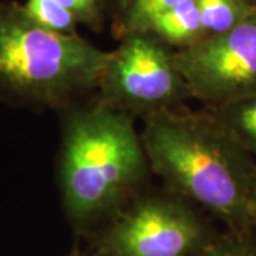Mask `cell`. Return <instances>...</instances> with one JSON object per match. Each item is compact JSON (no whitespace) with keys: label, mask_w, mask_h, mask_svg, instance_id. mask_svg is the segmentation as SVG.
Wrapping results in <instances>:
<instances>
[{"label":"cell","mask_w":256,"mask_h":256,"mask_svg":"<svg viewBox=\"0 0 256 256\" xmlns=\"http://www.w3.org/2000/svg\"><path fill=\"white\" fill-rule=\"evenodd\" d=\"M97 92L102 104L134 118L181 107L192 98L174 50L148 33L121 37Z\"/></svg>","instance_id":"5b68a950"},{"label":"cell","mask_w":256,"mask_h":256,"mask_svg":"<svg viewBox=\"0 0 256 256\" xmlns=\"http://www.w3.org/2000/svg\"><path fill=\"white\" fill-rule=\"evenodd\" d=\"M150 171L164 188L224 222L256 234V160L205 108L176 107L142 118Z\"/></svg>","instance_id":"6da1fadb"},{"label":"cell","mask_w":256,"mask_h":256,"mask_svg":"<svg viewBox=\"0 0 256 256\" xmlns=\"http://www.w3.org/2000/svg\"><path fill=\"white\" fill-rule=\"evenodd\" d=\"M240 3L246 4L248 8H252V9H256V0H238Z\"/></svg>","instance_id":"9a60e30c"},{"label":"cell","mask_w":256,"mask_h":256,"mask_svg":"<svg viewBox=\"0 0 256 256\" xmlns=\"http://www.w3.org/2000/svg\"><path fill=\"white\" fill-rule=\"evenodd\" d=\"M204 38L220 36L238 26L254 10L238 0H196Z\"/></svg>","instance_id":"9c48e42d"},{"label":"cell","mask_w":256,"mask_h":256,"mask_svg":"<svg viewBox=\"0 0 256 256\" xmlns=\"http://www.w3.org/2000/svg\"><path fill=\"white\" fill-rule=\"evenodd\" d=\"M204 108L256 160V94Z\"/></svg>","instance_id":"ba28073f"},{"label":"cell","mask_w":256,"mask_h":256,"mask_svg":"<svg viewBox=\"0 0 256 256\" xmlns=\"http://www.w3.org/2000/svg\"><path fill=\"white\" fill-rule=\"evenodd\" d=\"M73 14L78 24L101 32L106 23V4L102 0H56Z\"/></svg>","instance_id":"4fadbf2b"},{"label":"cell","mask_w":256,"mask_h":256,"mask_svg":"<svg viewBox=\"0 0 256 256\" xmlns=\"http://www.w3.org/2000/svg\"><path fill=\"white\" fill-rule=\"evenodd\" d=\"M182 0H128L117 14L118 37L132 33H146L151 23L166 10L172 9Z\"/></svg>","instance_id":"30bf717a"},{"label":"cell","mask_w":256,"mask_h":256,"mask_svg":"<svg viewBox=\"0 0 256 256\" xmlns=\"http://www.w3.org/2000/svg\"><path fill=\"white\" fill-rule=\"evenodd\" d=\"M60 112L58 190L67 218L82 230L108 220L140 194L150 165L134 117L97 98Z\"/></svg>","instance_id":"7a4b0ae2"},{"label":"cell","mask_w":256,"mask_h":256,"mask_svg":"<svg viewBox=\"0 0 256 256\" xmlns=\"http://www.w3.org/2000/svg\"><path fill=\"white\" fill-rule=\"evenodd\" d=\"M148 34L172 50H182L204 40L196 0H182L151 23Z\"/></svg>","instance_id":"52a82bcc"},{"label":"cell","mask_w":256,"mask_h":256,"mask_svg":"<svg viewBox=\"0 0 256 256\" xmlns=\"http://www.w3.org/2000/svg\"><path fill=\"white\" fill-rule=\"evenodd\" d=\"M68 256H86V255H82V254H78V252H73L72 255H68Z\"/></svg>","instance_id":"2e32d148"},{"label":"cell","mask_w":256,"mask_h":256,"mask_svg":"<svg viewBox=\"0 0 256 256\" xmlns=\"http://www.w3.org/2000/svg\"><path fill=\"white\" fill-rule=\"evenodd\" d=\"M192 256H256V234L228 230V235H218Z\"/></svg>","instance_id":"7c38bea8"},{"label":"cell","mask_w":256,"mask_h":256,"mask_svg":"<svg viewBox=\"0 0 256 256\" xmlns=\"http://www.w3.org/2000/svg\"><path fill=\"white\" fill-rule=\"evenodd\" d=\"M111 52L40 26L23 4L0 2V97L33 110L62 111L97 90Z\"/></svg>","instance_id":"3957f363"},{"label":"cell","mask_w":256,"mask_h":256,"mask_svg":"<svg viewBox=\"0 0 256 256\" xmlns=\"http://www.w3.org/2000/svg\"><path fill=\"white\" fill-rule=\"evenodd\" d=\"M175 62L204 107L256 94V10L220 36L174 50Z\"/></svg>","instance_id":"8992f818"},{"label":"cell","mask_w":256,"mask_h":256,"mask_svg":"<svg viewBox=\"0 0 256 256\" xmlns=\"http://www.w3.org/2000/svg\"><path fill=\"white\" fill-rule=\"evenodd\" d=\"M218 236L201 210L168 190L140 192L108 220L98 256H192Z\"/></svg>","instance_id":"277c9868"},{"label":"cell","mask_w":256,"mask_h":256,"mask_svg":"<svg viewBox=\"0 0 256 256\" xmlns=\"http://www.w3.org/2000/svg\"><path fill=\"white\" fill-rule=\"evenodd\" d=\"M128 0H102V3L106 4L107 9H114L116 13L118 14L121 10L124 9V6L127 4Z\"/></svg>","instance_id":"5bb4252c"},{"label":"cell","mask_w":256,"mask_h":256,"mask_svg":"<svg viewBox=\"0 0 256 256\" xmlns=\"http://www.w3.org/2000/svg\"><path fill=\"white\" fill-rule=\"evenodd\" d=\"M23 8L28 16L43 28L63 34L77 33L78 22L56 0H26Z\"/></svg>","instance_id":"8fae6325"}]
</instances>
